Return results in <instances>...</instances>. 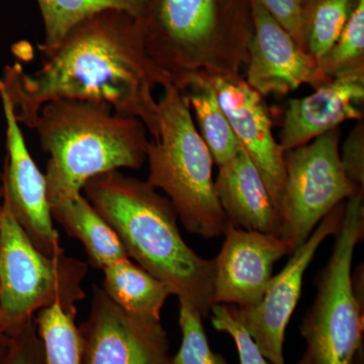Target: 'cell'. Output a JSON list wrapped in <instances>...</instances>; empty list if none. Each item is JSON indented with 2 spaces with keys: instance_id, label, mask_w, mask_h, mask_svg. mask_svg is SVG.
Returning a JSON list of instances; mask_svg holds the SVG:
<instances>
[{
  "instance_id": "e0dca14e",
  "label": "cell",
  "mask_w": 364,
  "mask_h": 364,
  "mask_svg": "<svg viewBox=\"0 0 364 364\" xmlns=\"http://www.w3.org/2000/svg\"><path fill=\"white\" fill-rule=\"evenodd\" d=\"M50 210L52 219L56 220L69 236L81 242L93 267L102 270L116 261L129 258L114 230L82 193L52 203Z\"/></svg>"
},
{
  "instance_id": "7a4b0ae2",
  "label": "cell",
  "mask_w": 364,
  "mask_h": 364,
  "mask_svg": "<svg viewBox=\"0 0 364 364\" xmlns=\"http://www.w3.org/2000/svg\"><path fill=\"white\" fill-rule=\"evenodd\" d=\"M86 200L114 230L129 258L166 284L178 301L210 317L215 260L205 259L182 238L168 198L147 181L119 170L93 177L82 189Z\"/></svg>"
},
{
  "instance_id": "5bb4252c",
  "label": "cell",
  "mask_w": 364,
  "mask_h": 364,
  "mask_svg": "<svg viewBox=\"0 0 364 364\" xmlns=\"http://www.w3.org/2000/svg\"><path fill=\"white\" fill-rule=\"evenodd\" d=\"M210 77L239 145L259 171L280 217L286 178L284 151L273 136L272 121L262 95L242 76Z\"/></svg>"
},
{
  "instance_id": "83f0119b",
  "label": "cell",
  "mask_w": 364,
  "mask_h": 364,
  "mask_svg": "<svg viewBox=\"0 0 364 364\" xmlns=\"http://www.w3.org/2000/svg\"><path fill=\"white\" fill-rule=\"evenodd\" d=\"M258 1L304 50L301 21L303 0H258Z\"/></svg>"
},
{
  "instance_id": "7402d4cb",
  "label": "cell",
  "mask_w": 364,
  "mask_h": 364,
  "mask_svg": "<svg viewBox=\"0 0 364 364\" xmlns=\"http://www.w3.org/2000/svg\"><path fill=\"white\" fill-rule=\"evenodd\" d=\"M327 77H364V0H358L338 40L318 60Z\"/></svg>"
},
{
  "instance_id": "ffe728a7",
  "label": "cell",
  "mask_w": 364,
  "mask_h": 364,
  "mask_svg": "<svg viewBox=\"0 0 364 364\" xmlns=\"http://www.w3.org/2000/svg\"><path fill=\"white\" fill-rule=\"evenodd\" d=\"M37 4L45 31L39 49L44 52L56 47L80 21L100 11L117 9L136 18L144 0H37Z\"/></svg>"
},
{
  "instance_id": "6da1fadb",
  "label": "cell",
  "mask_w": 364,
  "mask_h": 364,
  "mask_svg": "<svg viewBox=\"0 0 364 364\" xmlns=\"http://www.w3.org/2000/svg\"><path fill=\"white\" fill-rule=\"evenodd\" d=\"M42 54L38 70L26 73L16 63L6 66L0 79L18 124L33 129L41 107L51 100H87L136 117L158 140L159 107L154 91L171 82L146 51L135 16L117 9L93 14Z\"/></svg>"
},
{
  "instance_id": "30bf717a",
  "label": "cell",
  "mask_w": 364,
  "mask_h": 364,
  "mask_svg": "<svg viewBox=\"0 0 364 364\" xmlns=\"http://www.w3.org/2000/svg\"><path fill=\"white\" fill-rule=\"evenodd\" d=\"M77 328L79 364H173L161 322L129 315L97 284L90 314Z\"/></svg>"
},
{
  "instance_id": "d4e9b609",
  "label": "cell",
  "mask_w": 364,
  "mask_h": 364,
  "mask_svg": "<svg viewBox=\"0 0 364 364\" xmlns=\"http://www.w3.org/2000/svg\"><path fill=\"white\" fill-rule=\"evenodd\" d=\"M210 322L217 331L225 332L233 338L240 364H272L247 330L232 316L227 305H215L210 309Z\"/></svg>"
},
{
  "instance_id": "d6a6232c",
  "label": "cell",
  "mask_w": 364,
  "mask_h": 364,
  "mask_svg": "<svg viewBox=\"0 0 364 364\" xmlns=\"http://www.w3.org/2000/svg\"><path fill=\"white\" fill-rule=\"evenodd\" d=\"M0 223H1V205H0Z\"/></svg>"
},
{
  "instance_id": "2e32d148",
  "label": "cell",
  "mask_w": 364,
  "mask_h": 364,
  "mask_svg": "<svg viewBox=\"0 0 364 364\" xmlns=\"http://www.w3.org/2000/svg\"><path fill=\"white\" fill-rule=\"evenodd\" d=\"M215 191L229 224L279 236V212L259 171L241 146L231 160L219 166Z\"/></svg>"
},
{
  "instance_id": "603a6c76",
  "label": "cell",
  "mask_w": 364,
  "mask_h": 364,
  "mask_svg": "<svg viewBox=\"0 0 364 364\" xmlns=\"http://www.w3.org/2000/svg\"><path fill=\"white\" fill-rule=\"evenodd\" d=\"M76 316L58 305L43 309L35 316L36 327L49 364H79Z\"/></svg>"
},
{
  "instance_id": "8fae6325",
  "label": "cell",
  "mask_w": 364,
  "mask_h": 364,
  "mask_svg": "<svg viewBox=\"0 0 364 364\" xmlns=\"http://www.w3.org/2000/svg\"><path fill=\"white\" fill-rule=\"evenodd\" d=\"M0 100L6 124V151L1 188L16 221L33 245L49 257L65 253L54 229L46 177L33 161L14 107L0 85Z\"/></svg>"
},
{
  "instance_id": "4fadbf2b",
  "label": "cell",
  "mask_w": 364,
  "mask_h": 364,
  "mask_svg": "<svg viewBox=\"0 0 364 364\" xmlns=\"http://www.w3.org/2000/svg\"><path fill=\"white\" fill-rule=\"evenodd\" d=\"M254 31L245 81L262 97L289 95L299 86L317 90L331 81L258 0H251Z\"/></svg>"
},
{
  "instance_id": "8992f818",
  "label": "cell",
  "mask_w": 364,
  "mask_h": 364,
  "mask_svg": "<svg viewBox=\"0 0 364 364\" xmlns=\"http://www.w3.org/2000/svg\"><path fill=\"white\" fill-rule=\"evenodd\" d=\"M363 235V193H358L345 200L331 257L318 274L317 296L301 325L313 364H353L363 351V301L352 277L354 250Z\"/></svg>"
},
{
  "instance_id": "ac0fdd59",
  "label": "cell",
  "mask_w": 364,
  "mask_h": 364,
  "mask_svg": "<svg viewBox=\"0 0 364 364\" xmlns=\"http://www.w3.org/2000/svg\"><path fill=\"white\" fill-rule=\"evenodd\" d=\"M102 289L122 310L148 322H161L160 316L171 291L166 284L132 262L130 258L107 265Z\"/></svg>"
},
{
  "instance_id": "484cf974",
  "label": "cell",
  "mask_w": 364,
  "mask_h": 364,
  "mask_svg": "<svg viewBox=\"0 0 364 364\" xmlns=\"http://www.w3.org/2000/svg\"><path fill=\"white\" fill-rule=\"evenodd\" d=\"M11 346L4 364H49L35 318L9 331Z\"/></svg>"
},
{
  "instance_id": "5b68a950",
  "label": "cell",
  "mask_w": 364,
  "mask_h": 364,
  "mask_svg": "<svg viewBox=\"0 0 364 364\" xmlns=\"http://www.w3.org/2000/svg\"><path fill=\"white\" fill-rule=\"evenodd\" d=\"M163 90L158 102L159 138L148 144L146 181L168 196L186 231L205 239L218 238L229 223L215 195L214 160L186 98L174 85Z\"/></svg>"
},
{
  "instance_id": "f1b7e54d",
  "label": "cell",
  "mask_w": 364,
  "mask_h": 364,
  "mask_svg": "<svg viewBox=\"0 0 364 364\" xmlns=\"http://www.w3.org/2000/svg\"><path fill=\"white\" fill-rule=\"evenodd\" d=\"M11 346V336L9 332H0V364H4Z\"/></svg>"
},
{
  "instance_id": "4dcf8cb0",
  "label": "cell",
  "mask_w": 364,
  "mask_h": 364,
  "mask_svg": "<svg viewBox=\"0 0 364 364\" xmlns=\"http://www.w3.org/2000/svg\"><path fill=\"white\" fill-rule=\"evenodd\" d=\"M296 364H313V363L312 360H311L309 354L305 351V353L303 354V356H301V359H299Z\"/></svg>"
},
{
  "instance_id": "44dd1931",
  "label": "cell",
  "mask_w": 364,
  "mask_h": 364,
  "mask_svg": "<svg viewBox=\"0 0 364 364\" xmlns=\"http://www.w3.org/2000/svg\"><path fill=\"white\" fill-rule=\"evenodd\" d=\"M358 0H303L304 50L318 60L331 49L353 13Z\"/></svg>"
},
{
  "instance_id": "277c9868",
  "label": "cell",
  "mask_w": 364,
  "mask_h": 364,
  "mask_svg": "<svg viewBox=\"0 0 364 364\" xmlns=\"http://www.w3.org/2000/svg\"><path fill=\"white\" fill-rule=\"evenodd\" d=\"M33 130L49 155L46 171L49 205L81 195L93 177L147 160L145 124L104 102L56 100L41 107Z\"/></svg>"
},
{
  "instance_id": "7c38bea8",
  "label": "cell",
  "mask_w": 364,
  "mask_h": 364,
  "mask_svg": "<svg viewBox=\"0 0 364 364\" xmlns=\"http://www.w3.org/2000/svg\"><path fill=\"white\" fill-rule=\"evenodd\" d=\"M215 258L213 305L248 308L259 303L272 279L275 262L294 252L286 239L228 224Z\"/></svg>"
},
{
  "instance_id": "d6986e66",
  "label": "cell",
  "mask_w": 364,
  "mask_h": 364,
  "mask_svg": "<svg viewBox=\"0 0 364 364\" xmlns=\"http://www.w3.org/2000/svg\"><path fill=\"white\" fill-rule=\"evenodd\" d=\"M195 112L200 136L218 166L225 164L240 148L218 100L210 75L193 73L176 85Z\"/></svg>"
},
{
  "instance_id": "9c48e42d",
  "label": "cell",
  "mask_w": 364,
  "mask_h": 364,
  "mask_svg": "<svg viewBox=\"0 0 364 364\" xmlns=\"http://www.w3.org/2000/svg\"><path fill=\"white\" fill-rule=\"evenodd\" d=\"M344 210L345 202L326 215L305 243L291 254L284 269L272 277L259 303L248 308L228 306L232 316L247 330L272 364H286L284 343L287 328L298 306L306 270L323 242L339 231Z\"/></svg>"
},
{
  "instance_id": "1f68e13d",
  "label": "cell",
  "mask_w": 364,
  "mask_h": 364,
  "mask_svg": "<svg viewBox=\"0 0 364 364\" xmlns=\"http://www.w3.org/2000/svg\"><path fill=\"white\" fill-rule=\"evenodd\" d=\"M2 200H4V193H2V188L0 186V205H1Z\"/></svg>"
},
{
  "instance_id": "f546056e",
  "label": "cell",
  "mask_w": 364,
  "mask_h": 364,
  "mask_svg": "<svg viewBox=\"0 0 364 364\" xmlns=\"http://www.w3.org/2000/svg\"><path fill=\"white\" fill-rule=\"evenodd\" d=\"M9 331V323H7L4 314L2 312L1 306H0V332Z\"/></svg>"
},
{
  "instance_id": "52a82bcc",
  "label": "cell",
  "mask_w": 364,
  "mask_h": 364,
  "mask_svg": "<svg viewBox=\"0 0 364 364\" xmlns=\"http://www.w3.org/2000/svg\"><path fill=\"white\" fill-rule=\"evenodd\" d=\"M87 264L65 253L49 257L33 245L4 198L0 223V306L9 331L58 305L77 315L85 299L82 284ZM7 331V332H9Z\"/></svg>"
},
{
  "instance_id": "9a60e30c",
  "label": "cell",
  "mask_w": 364,
  "mask_h": 364,
  "mask_svg": "<svg viewBox=\"0 0 364 364\" xmlns=\"http://www.w3.org/2000/svg\"><path fill=\"white\" fill-rule=\"evenodd\" d=\"M364 77L332 79L312 95L291 98L284 112L279 145L294 149L347 121H363Z\"/></svg>"
},
{
  "instance_id": "ba28073f",
  "label": "cell",
  "mask_w": 364,
  "mask_h": 364,
  "mask_svg": "<svg viewBox=\"0 0 364 364\" xmlns=\"http://www.w3.org/2000/svg\"><path fill=\"white\" fill-rule=\"evenodd\" d=\"M340 131L334 129L310 143L284 152V195L279 236L294 250L339 203L358 193L340 162Z\"/></svg>"
},
{
  "instance_id": "4316f807",
  "label": "cell",
  "mask_w": 364,
  "mask_h": 364,
  "mask_svg": "<svg viewBox=\"0 0 364 364\" xmlns=\"http://www.w3.org/2000/svg\"><path fill=\"white\" fill-rule=\"evenodd\" d=\"M340 162L346 178L358 193L364 189V122L358 121L342 146Z\"/></svg>"
},
{
  "instance_id": "cb8c5ba5",
  "label": "cell",
  "mask_w": 364,
  "mask_h": 364,
  "mask_svg": "<svg viewBox=\"0 0 364 364\" xmlns=\"http://www.w3.org/2000/svg\"><path fill=\"white\" fill-rule=\"evenodd\" d=\"M178 322L181 344L172 355L173 364H228L224 356L210 348L200 314L186 301H179Z\"/></svg>"
},
{
  "instance_id": "3957f363",
  "label": "cell",
  "mask_w": 364,
  "mask_h": 364,
  "mask_svg": "<svg viewBox=\"0 0 364 364\" xmlns=\"http://www.w3.org/2000/svg\"><path fill=\"white\" fill-rule=\"evenodd\" d=\"M146 51L172 85L193 73L239 77L248 63L251 0H144Z\"/></svg>"
},
{
  "instance_id": "836d02e7",
  "label": "cell",
  "mask_w": 364,
  "mask_h": 364,
  "mask_svg": "<svg viewBox=\"0 0 364 364\" xmlns=\"http://www.w3.org/2000/svg\"><path fill=\"white\" fill-rule=\"evenodd\" d=\"M353 364H363V361H355Z\"/></svg>"
}]
</instances>
